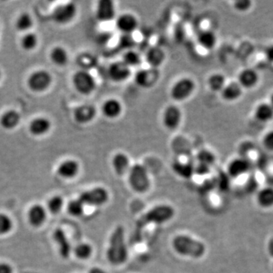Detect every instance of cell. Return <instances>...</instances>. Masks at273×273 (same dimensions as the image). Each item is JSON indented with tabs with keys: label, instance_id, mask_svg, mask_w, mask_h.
<instances>
[{
	"label": "cell",
	"instance_id": "49",
	"mask_svg": "<svg viewBox=\"0 0 273 273\" xmlns=\"http://www.w3.org/2000/svg\"><path fill=\"white\" fill-rule=\"evenodd\" d=\"M89 273H107L104 269H101L99 267H93L89 271Z\"/></svg>",
	"mask_w": 273,
	"mask_h": 273
},
{
	"label": "cell",
	"instance_id": "29",
	"mask_svg": "<svg viewBox=\"0 0 273 273\" xmlns=\"http://www.w3.org/2000/svg\"><path fill=\"white\" fill-rule=\"evenodd\" d=\"M51 61L58 66H65L69 60L68 51L61 46H56L53 48L49 55Z\"/></svg>",
	"mask_w": 273,
	"mask_h": 273
},
{
	"label": "cell",
	"instance_id": "26",
	"mask_svg": "<svg viewBox=\"0 0 273 273\" xmlns=\"http://www.w3.org/2000/svg\"><path fill=\"white\" fill-rule=\"evenodd\" d=\"M54 239L59 246V254L63 259L69 257L71 254V246L69 241L62 229H57L54 233Z\"/></svg>",
	"mask_w": 273,
	"mask_h": 273
},
{
	"label": "cell",
	"instance_id": "7",
	"mask_svg": "<svg viewBox=\"0 0 273 273\" xmlns=\"http://www.w3.org/2000/svg\"><path fill=\"white\" fill-rule=\"evenodd\" d=\"M78 7L72 2L56 6L52 12V19L58 24L65 26L74 21L77 16Z\"/></svg>",
	"mask_w": 273,
	"mask_h": 273
},
{
	"label": "cell",
	"instance_id": "22",
	"mask_svg": "<svg viewBox=\"0 0 273 273\" xmlns=\"http://www.w3.org/2000/svg\"><path fill=\"white\" fill-rule=\"evenodd\" d=\"M80 165L72 159L64 160L59 164L57 168V173L60 177L65 179H73L79 174Z\"/></svg>",
	"mask_w": 273,
	"mask_h": 273
},
{
	"label": "cell",
	"instance_id": "50",
	"mask_svg": "<svg viewBox=\"0 0 273 273\" xmlns=\"http://www.w3.org/2000/svg\"><path fill=\"white\" fill-rule=\"evenodd\" d=\"M269 104H270L271 107H272L273 109V92L272 94L270 95V97H269Z\"/></svg>",
	"mask_w": 273,
	"mask_h": 273
},
{
	"label": "cell",
	"instance_id": "5",
	"mask_svg": "<svg viewBox=\"0 0 273 273\" xmlns=\"http://www.w3.org/2000/svg\"><path fill=\"white\" fill-rule=\"evenodd\" d=\"M129 183L134 191L144 193L151 186L149 176L146 168L141 164H135L129 170Z\"/></svg>",
	"mask_w": 273,
	"mask_h": 273
},
{
	"label": "cell",
	"instance_id": "47",
	"mask_svg": "<svg viewBox=\"0 0 273 273\" xmlns=\"http://www.w3.org/2000/svg\"><path fill=\"white\" fill-rule=\"evenodd\" d=\"M0 273H13V268L7 263H0Z\"/></svg>",
	"mask_w": 273,
	"mask_h": 273
},
{
	"label": "cell",
	"instance_id": "51",
	"mask_svg": "<svg viewBox=\"0 0 273 273\" xmlns=\"http://www.w3.org/2000/svg\"><path fill=\"white\" fill-rule=\"evenodd\" d=\"M1 78H2V72H1V70H0V80H1Z\"/></svg>",
	"mask_w": 273,
	"mask_h": 273
},
{
	"label": "cell",
	"instance_id": "39",
	"mask_svg": "<svg viewBox=\"0 0 273 273\" xmlns=\"http://www.w3.org/2000/svg\"><path fill=\"white\" fill-rule=\"evenodd\" d=\"M63 205V198L60 196H54L48 201V210L53 214H58L62 210Z\"/></svg>",
	"mask_w": 273,
	"mask_h": 273
},
{
	"label": "cell",
	"instance_id": "38",
	"mask_svg": "<svg viewBox=\"0 0 273 273\" xmlns=\"http://www.w3.org/2000/svg\"><path fill=\"white\" fill-rule=\"evenodd\" d=\"M93 253V248L87 243L79 244L75 249V254L80 260H87Z\"/></svg>",
	"mask_w": 273,
	"mask_h": 273
},
{
	"label": "cell",
	"instance_id": "6",
	"mask_svg": "<svg viewBox=\"0 0 273 273\" xmlns=\"http://www.w3.org/2000/svg\"><path fill=\"white\" fill-rule=\"evenodd\" d=\"M196 83L191 78L184 77L174 83L170 89V96L176 102H184L194 93Z\"/></svg>",
	"mask_w": 273,
	"mask_h": 273
},
{
	"label": "cell",
	"instance_id": "4",
	"mask_svg": "<svg viewBox=\"0 0 273 273\" xmlns=\"http://www.w3.org/2000/svg\"><path fill=\"white\" fill-rule=\"evenodd\" d=\"M72 84L78 93L90 96L96 90L97 83L90 71L79 70L72 76Z\"/></svg>",
	"mask_w": 273,
	"mask_h": 273
},
{
	"label": "cell",
	"instance_id": "8",
	"mask_svg": "<svg viewBox=\"0 0 273 273\" xmlns=\"http://www.w3.org/2000/svg\"><path fill=\"white\" fill-rule=\"evenodd\" d=\"M160 71L157 68H141L134 76V82L137 87L142 89H151L160 80Z\"/></svg>",
	"mask_w": 273,
	"mask_h": 273
},
{
	"label": "cell",
	"instance_id": "14",
	"mask_svg": "<svg viewBox=\"0 0 273 273\" xmlns=\"http://www.w3.org/2000/svg\"><path fill=\"white\" fill-rule=\"evenodd\" d=\"M115 28L122 34H132L138 28V19L131 12H124L116 17Z\"/></svg>",
	"mask_w": 273,
	"mask_h": 273
},
{
	"label": "cell",
	"instance_id": "44",
	"mask_svg": "<svg viewBox=\"0 0 273 273\" xmlns=\"http://www.w3.org/2000/svg\"><path fill=\"white\" fill-rule=\"evenodd\" d=\"M262 143L265 149L269 151H273V129L266 132L263 135Z\"/></svg>",
	"mask_w": 273,
	"mask_h": 273
},
{
	"label": "cell",
	"instance_id": "43",
	"mask_svg": "<svg viewBox=\"0 0 273 273\" xmlns=\"http://www.w3.org/2000/svg\"><path fill=\"white\" fill-rule=\"evenodd\" d=\"M252 1L251 0H236L234 2L233 8L238 12H246L252 7Z\"/></svg>",
	"mask_w": 273,
	"mask_h": 273
},
{
	"label": "cell",
	"instance_id": "24",
	"mask_svg": "<svg viewBox=\"0 0 273 273\" xmlns=\"http://www.w3.org/2000/svg\"><path fill=\"white\" fill-rule=\"evenodd\" d=\"M21 115L15 109H9L0 117V126L5 130H13L21 121Z\"/></svg>",
	"mask_w": 273,
	"mask_h": 273
},
{
	"label": "cell",
	"instance_id": "28",
	"mask_svg": "<svg viewBox=\"0 0 273 273\" xmlns=\"http://www.w3.org/2000/svg\"><path fill=\"white\" fill-rule=\"evenodd\" d=\"M254 118L260 123H268L273 119V109L268 103H260L254 109Z\"/></svg>",
	"mask_w": 273,
	"mask_h": 273
},
{
	"label": "cell",
	"instance_id": "42",
	"mask_svg": "<svg viewBox=\"0 0 273 273\" xmlns=\"http://www.w3.org/2000/svg\"><path fill=\"white\" fill-rule=\"evenodd\" d=\"M119 44L121 47L124 48L125 51L134 49L136 41L132 37V34H122L119 39Z\"/></svg>",
	"mask_w": 273,
	"mask_h": 273
},
{
	"label": "cell",
	"instance_id": "16",
	"mask_svg": "<svg viewBox=\"0 0 273 273\" xmlns=\"http://www.w3.org/2000/svg\"><path fill=\"white\" fill-rule=\"evenodd\" d=\"M101 112L106 118L114 120L121 116L123 112V105L116 98H109L103 103Z\"/></svg>",
	"mask_w": 273,
	"mask_h": 273
},
{
	"label": "cell",
	"instance_id": "23",
	"mask_svg": "<svg viewBox=\"0 0 273 273\" xmlns=\"http://www.w3.org/2000/svg\"><path fill=\"white\" fill-rule=\"evenodd\" d=\"M197 44L207 51H213L217 43V36L211 30H203L196 37Z\"/></svg>",
	"mask_w": 273,
	"mask_h": 273
},
{
	"label": "cell",
	"instance_id": "12",
	"mask_svg": "<svg viewBox=\"0 0 273 273\" xmlns=\"http://www.w3.org/2000/svg\"><path fill=\"white\" fill-rule=\"evenodd\" d=\"M182 118L181 109L176 105H169L163 110L162 122L167 130L175 131L180 126Z\"/></svg>",
	"mask_w": 273,
	"mask_h": 273
},
{
	"label": "cell",
	"instance_id": "31",
	"mask_svg": "<svg viewBox=\"0 0 273 273\" xmlns=\"http://www.w3.org/2000/svg\"><path fill=\"white\" fill-rule=\"evenodd\" d=\"M172 169L175 173L184 178L189 179L194 174V165L190 163H183V162H175L172 165Z\"/></svg>",
	"mask_w": 273,
	"mask_h": 273
},
{
	"label": "cell",
	"instance_id": "13",
	"mask_svg": "<svg viewBox=\"0 0 273 273\" xmlns=\"http://www.w3.org/2000/svg\"><path fill=\"white\" fill-rule=\"evenodd\" d=\"M79 200L82 201L84 205H104L108 201L109 193L105 188L99 187L83 192L80 195Z\"/></svg>",
	"mask_w": 273,
	"mask_h": 273
},
{
	"label": "cell",
	"instance_id": "34",
	"mask_svg": "<svg viewBox=\"0 0 273 273\" xmlns=\"http://www.w3.org/2000/svg\"><path fill=\"white\" fill-rule=\"evenodd\" d=\"M257 199L260 207L264 208L273 207V188H263L259 192Z\"/></svg>",
	"mask_w": 273,
	"mask_h": 273
},
{
	"label": "cell",
	"instance_id": "40",
	"mask_svg": "<svg viewBox=\"0 0 273 273\" xmlns=\"http://www.w3.org/2000/svg\"><path fill=\"white\" fill-rule=\"evenodd\" d=\"M84 204L80 200H74L69 202L68 205V211L71 216L79 217L84 213Z\"/></svg>",
	"mask_w": 273,
	"mask_h": 273
},
{
	"label": "cell",
	"instance_id": "45",
	"mask_svg": "<svg viewBox=\"0 0 273 273\" xmlns=\"http://www.w3.org/2000/svg\"><path fill=\"white\" fill-rule=\"evenodd\" d=\"M210 172V166L204 164L197 163L194 165V174L198 176H206Z\"/></svg>",
	"mask_w": 273,
	"mask_h": 273
},
{
	"label": "cell",
	"instance_id": "30",
	"mask_svg": "<svg viewBox=\"0 0 273 273\" xmlns=\"http://www.w3.org/2000/svg\"><path fill=\"white\" fill-rule=\"evenodd\" d=\"M76 62L80 67L81 70L90 71V69L95 68L97 65V59L94 55L90 53H82L78 56Z\"/></svg>",
	"mask_w": 273,
	"mask_h": 273
},
{
	"label": "cell",
	"instance_id": "37",
	"mask_svg": "<svg viewBox=\"0 0 273 273\" xmlns=\"http://www.w3.org/2000/svg\"><path fill=\"white\" fill-rule=\"evenodd\" d=\"M196 160L198 163L204 164L211 167L216 162V156L212 151L207 149H202L196 154Z\"/></svg>",
	"mask_w": 273,
	"mask_h": 273
},
{
	"label": "cell",
	"instance_id": "18",
	"mask_svg": "<svg viewBox=\"0 0 273 273\" xmlns=\"http://www.w3.org/2000/svg\"><path fill=\"white\" fill-rule=\"evenodd\" d=\"M251 168V163L244 157L234 159L228 165V174L232 178L240 177L245 174Z\"/></svg>",
	"mask_w": 273,
	"mask_h": 273
},
{
	"label": "cell",
	"instance_id": "9",
	"mask_svg": "<svg viewBox=\"0 0 273 273\" xmlns=\"http://www.w3.org/2000/svg\"><path fill=\"white\" fill-rule=\"evenodd\" d=\"M53 82L52 75L46 70L34 71L28 77V87L34 92H43L51 87Z\"/></svg>",
	"mask_w": 273,
	"mask_h": 273
},
{
	"label": "cell",
	"instance_id": "33",
	"mask_svg": "<svg viewBox=\"0 0 273 273\" xmlns=\"http://www.w3.org/2000/svg\"><path fill=\"white\" fill-rule=\"evenodd\" d=\"M121 61L129 68H136L141 65L143 62V58L137 51L135 49H130V51H125Z\"/></svg>",
	"mask_w": 273,
	"mask_h": 273
},
{
	"label": "cell",
	"instance_id": "35",
	"mask_svg": "<svg viewBox=\"0 0 273 273\" xmlns=\"http://www.w3.org/2000/svg\"><path fill=\"white\" fill-rule=\"evenodd\" d=\"M33 26H34V20L32 16L28 12L21 13L15 21V28L21 32L29 31Z\"/></svg>",
	"mask_w": 273,
	"mask_h": 273
},
{
	"label": "cell",
	"instance_id": "19",
	"mask_svg": "<svg viewBox=\"0 0 273 273\" xmlns=\"http://www.w3.org/2000/svg\"><path fill=\"white\" fill-rule=\"evenodd\" d=\"M52 128V122L49 118L39 116L34 118L29 125V132L34 136L40 137L46 135Z\"/></svg>",
	"mask_w": 273,
	"mask_h": 273
},
{
	"label": "cell",
	"instance_id": "46",
	"mask_svg": "<svg viewBox=\"0 0 273 273\" xmlns=\"http://www.w3.org/2000/svg\"><path fill=\"white\" fill-rule=\"evenodd\" d=\"M218 182V187L222 191L227 189L228 187H229V179H228V176H226V175L220 176Z\"/></svg>",
	"mask_w": 273,
	"mask_h": 273
},
{
	"label": "cell",
	"instance_id": "1",
	"mask_svg": "<svg viewBox=\"0 0 273 273\" xmlns=\"http://www.w3.org/2000/svg\"><path fill=\"white\" fill-rule=\"evenodd\" d=\"M129 257L128 248L125 240V229L118 226L111 235L107 251V260L111 264L119 266L126 263Z\"/></svg>",
	"mask_w": 273,
	"mask_h": 273
},
{
	"label": "cell",
	"instance_id": "17",
	"mask_svg": "<svg viewBox=\"0 0 273 273\" xmlns=\"http://www.w3.org/2000/svg\"><path fill=\"white\" fill-rule=\"evenodd\" d=\"M166 55L165 51L160 46H151L146 51L145 54V61H146L150 68L159 69L163 65L165 61Z\"/></svg>",
	"mask_w": 273,
	"mask_h": 273
},
{
	"label": "cell",
	"instance_id": "48",
	"mask_svg": "<svg viewBox=\"0 0 273 273\" xmlns=\"http://www.w3.org/2000/svg\"><path fill=\"white\" fill-rule=\"evenodd\" d=\"M265 56H266L267 61L273 64V44L269 45V46L265 49Z\"/></svg>",
	"mask_w": 273,
	"mask_h": 273
},
{
	"label": "cell",
	"instance_id": "32",
	"mask_svg": "<svg viewBox=\"0 0 273 273\" xmlns=\"http://www.w3.org/2000/svg\"><path fill=\"white\" fill-rule=\"evenodd\" d=\"M226 83V77L221 73H213L207 79V85L211 91L220 93L224 88Z\"/></svg>",
	"mask_w": 273,
	"mask_h": 273
},
{
	"label": "cell",
	"instance_id": "11",
	"mask_svg": "<svg viewBox=\"0 0 273 273\" xmlns=\"http://www.w3.org/2000/svg\"><path fill=\"white\" fill-rule=\"evenodd\" d=\"M95 17L99 22L108 23L116 18V6L112 0H99L96 3Z\"/></svg>",
	"mask_w": 273,
	"mask_h": 273
},
{
	"label": "cell",
	"instance_id": "21",
	"mask_svg": "<svg viewBox=\"0 0 273 273\" xmlns=\"http://www.w3.org/2000/svg\"><path fill=\"white\" fill-rule=\"evenodd\" d=\"M259 81L260 77L258 73L253 68H246L238 74L237 82L244 90V89L250 90L255 87L258 84Z\"/></svg>",
	"mask_w": 273,
	"mask_h": 273
},
{
	"label": "cell",
	"instance_id": "27",
	"mask_svg": "<svg viewBox=\"0 0 273 273\" xmlns=\"http://www.w3.org/2000/svg\"><path fill=\"white\" fill-rule=\"evenodd\" d=\"M130 164L129 157L124 153H117L112 158V167L118 176H124L129 172L131 168Z\"/></svg>",
	"mask_w": 273,
	"mask_h": 273
},
{
	"label": "cell",
	"instance_id": "15",
	"mask_svg": "<svg viewBox=\"0 0 273 273\" xmlns=\"http://www.w3.org/2000/svg\"><path fill=\"white\" fill-rule=\"evenodd\" d=\"M97 110L94 106L90 104H84L75 109L73 117L75 121L80 125L91 123L96 118Z\"/></svg>",
	"mask_w": 273,
	"mask_h": 273
},
{
	"label": "cell",
	"instance_id": "25",
	"mask_svg": "<svg viewBox=\"0 0 273 273\" xmlns=\"http://www.w3.org/2000/svg\"><path fill=\"white\" fill-rule=\"evenodd\" d=\"M28 218L30 225L33 227H40L46 219V209L40 204L32 206L28 211Z\"/></svg>",
	"mask_w": 273,
	"mask_h": 273
},
{
	"label": "cell",
	"instance_id": "20",
	"mask_svg": "<svg viewBox=\"0 0 273 273\" xmlns=\"http://www.w3.org/2000/svg\"><path fill=\"white\" fill-rule=\"evenodd\" d=\"M244 93V89L237 82L227 83L220 92L221 99L228 103L235 102L239 100Z\"/></svg>",
	"mask_w": 273,
	"mask_h": 273
},
{
	"label": "cell",
	"instance_id": "3",
	"mask_svg": "<svg viewBox=\"0 0 273 273\" xmlns=\"http://www.w3.org/2000/svg\"><path fill=\"white\" fill-rule=\"evenodd\" d=\"M174 215L175 210L171 206H157L138 218L136 222L137 229L141 232L142 229L152 223L161 224L166 222L171 219Z\"/></svg>",
	"mask_w": 273,
	"mask_h": 273
},
{
	"label": "cell",
	"instance_id": "36",
	"mask_svg": "<svg viewBox=\"0 0 273 273\" xmlns=\"http://www.w3.org/2000/svg\"><path fill=\"white\" fill-rule=\"evenodd\" d=\"M38 45V37L33 32H28L21 40V46L26 51H34Z\"/></svg>",
	"mask_w": 273,
	"mask_h": 273
},
{
	"label": "cell",
	"instance_id": "41",
	"mask_svg": "<svg viewBox=\"0 0 273 273\" xmlns=\"http://www.w3.org/2000/svg\"><path fill=\"white\" fill-rule=\"evenodd\" d=\"M13 221L8 215L0 213V235H6L12 231Z\"/></svg>",
	"mask_w": 273,
	"mask_h": 273
},
{
	"label": "cell",
	"instance_id": "2",
	"mask_svg": "<svg viewBox=\"0 0 273 273\" xmlns=\"http://www.w3.org/2000/svg\"><path fill=\"white\" fill-rule=\"evenodd\" d=\"M172 246L178 254L192 258H201L206 252V246L202 242L188 235L176 236L173 239Z\"/></svg>",
	"mask_w": 273,
	"mask_h": 273
},
{
	"label": "cell",
	"instance_id": "10",
	"mask_svg": "<svg viewBox=\"0 0 273 273\" xmlns=\"http://www.w3.org/2000/svg\"><path fill=\"white\" fill-rule=\"evenodd\" d=\"M108 79L115 84L126 82L132 77V68L126 65L122 61L112 62L107 71Z\"/></svg>",
	"mask_w": 273,
	"mask_h": 273
}]
</instances>
